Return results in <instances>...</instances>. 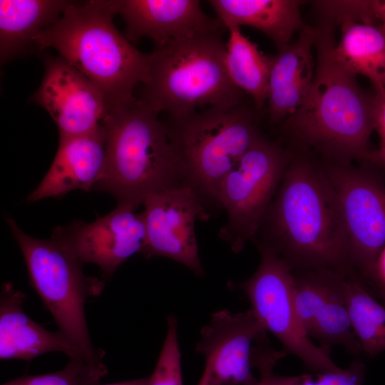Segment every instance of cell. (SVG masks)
I'll use <instances>...</instances> for the list:
<instances>
[{
	"label": "cell",
	"mask_w": 385,
	"mask_h": 385,
	"mask_svg": "<svg viewBox=\"0 0 385 385\" xmlns=\"http://www.w3.org/2000/svg\"><path fill=\"white\" fill-rule=\"evenodd\" d=\"M252 241L292 272L327 270L351 275L337 200L317 160L292 154Z\"/></svg>",
	"instance_id": "obj_1"
},
{
	"label": "cell",
	"mask_w": 385,
	"mask_h": 385,
	"mask_svg": "<svg viewBox=\"0 0 385 385\" xmlns=\"http://www.w3.org/2000/svg\"><path fill=\"white\" fill-rule=\"evenodd\" d=\"M316 62L313 82L304 103L288 117L286 131L322 160L371 165L369 148L374 130V94L359 86L356 75L334 57L333 24L315 28Z\"/></svg>",
	"instance_id": "obj_2"
},
{
	"label": "cell",
	"mask_w": 385,
	"mask_h": 385,
	"mask_svg": "<svg viewBox=\"0 0 385 385\" xmlns=\"http://www.w3.org/2000/svg\"><path fill=\"white\" fill-rule=\"evenodd\" d=\"M118 0L72 1L61 17L34 38L36 48H54L104 93L108 108L133 99L148 78V53L115 27Z\"/></svg>",
	"instance_id": "obj_3"
},
{
	"label": "cell",
	"mask_w": 385,
	"mask_h": 385,
	"mask_svg": "<svg viewBox=\"0 0 385 385\" xmlns=\"http://www.w3.org/2000/svg\"><path fill=\"white\" fill-rule=\"evenodd\" d=\"M103 170L94 189L136 210L152 194L183 185L165 125L138 98L108 108Z\"/></svg>",
	"instance_id": "obj_4"
},
{
	"label": "cell",
	"mask_w": 385,
	"mask_h": 385,
	"mask_svg": "<svg viewBox=\"0 0 385 385\" xmlns=\"http://www.w3.org/2000/svg\"><path fill=\"white\" fill-rule=\"evenodd\" d=\"M225 31L197 34L155 46L140 98L153 112L178 118L202 107L243 102L226 66Z\"/></svg>",
	"instance_id": "obj_5"
},
{
	"label": "cell",
	"mask_w": 385,
	"mask_h": 385,
	"mask_svg": "<svg viewBox=\"0 0 385 385\" xmlns=\"http://www.w3.org/2000/svg\"><path fill=\"white\" fill-rule=\"evenodd\" d=\"M164 123L175 152L183 185L190 187L207 210L220 207L223 178L263 137L255 113L243 102L208 107Z\"/></svg>",
	"instance_id": "obj_6"
},
{
	"label": "cell",
	"mask_w": 385,
	"mask_h": 385,
	"mask_svg": "<svg viewBox=\"0 0 385 385\" xmlns=\"http://www.w3.org/2000/svg\"><path fill=\"white\" fill-rule=\"evenodd\" d=\"M6 220L23 254L30 284L51 314L58 329L89 361L103 364L106 352L92 344L85 304L88 298L101 294L106 281L86 275L83 263L61 242L31 237L11 217H7Z\"/></svg>",
	"instance_id": "obj_7"
},
{
	"label": "cell",
	"mask_w": 385,
	"mask_h": 385,
	"mask_svg": "<svg viewBox=\"0 0 385 385\" xmlns=\"http://www.w3.org/2000/svg\"><path fill=\"white\" fill-rule=\"evenodd\" d=\"M334 192L352 275L375 294L376 269L385 247V183L368 163L318 161Z\"/></svg>",
	"instance_id": "obj_8"
},
{
	"label": "cell",
	"mask_w": 385,
	"mask_h": 385,
	"mask_svg": "<svg viewBox=\"0 0 385 385\" xmlns=\"http://www.w3.org/2000/svg\"><path fill=\"white\" fill-rule=\"evenodd\" d=\"M292 154L263 136L223 178L219 203L227 212V222L219 237L234 252H240L252 241Z\"/></svg>",
	"instance_id": "obj_9"
},
{
	"label": "cell",
	"mask_w": 385,
	"mask_h": 385,
	"mask_svg": "<svg viewBox=\"0 0 385 385\" xmlns=\"http://www.w3.org/2000/svg\"><path fill=\"white\" fill-rule=\"evenodd\" d=\"M258 251L260 261L255 273L243 282H230L228 287L245 294L259 320L287 354L318 374L343 371L334 363L330 351L316 345L304 329L294 304L292 271L274 254Z\"/></svg>",
	"instance_id": "obj_10"
},
{
	"label": "cell",
	"mask_w": 385,
	"mask_h": 385,
	"mask_svg": "<svg viewBox=\"0 0 385 385\" xmlns=\"http://www.w3.org/2000/svg\"><path fill=\"white\" fill-rule=\"evenodd\" d=\"M268 332L250 309L221 310L202 327L195 350L205 361L197 385H252L253 369L271 348Z\"/></svg>",
	"instance_id": "obj_11"
},
{
	"label": "cell",
	"mask_w": 385,
	"mask_h": 385,
	"mask_svg": "<svg viewBox=\"0 0 385 385\" xmlns=\"http://www.w3.org/2000/svg\"><path fill=\"white\" fill-rule=\"evenodd\" d=\"M143 205L146 229L143 256L170 258L203 277L195 223L208 219L210 214L197 193L181 185L150 195Z\"/></svg>",
	"instance_id": "obj_12"
},
{
	"label": "cell",
	"mask_w": 385,
	"mask_h": 385,
	"mask_svg": "<svg viewBox=\"0 0 385 385\" xmlns=\"http://www.w3.org/2000/svg\"><path fill=\"white\" fill-rule=\"evenodd\" d=\"M117 205L90 223L74 221L54 229L51 238L63 244L82 263L97 265L103 279H109L131 256L140 253L146 229L143 212Z\"/></svg>",
	"instance_id": "obj_13"
},
{
	"label": "cell",
	"mask_w": 385,
	"mask_h": 385,
	"mask_svg": "<svg viewBox=\"0 0 385 385\" xmlns=\"http://www.w3.org/2000/svg\"><path fill=\"white\" fill-rule=\"evenodd\" d=\"M292 273L294 304L307 335L329 351L338 345L359 356L361 348L352 332L346 305V277L327 270Z\"/></svg>",
	"instance_id": "obj_14"
},
{
	"label": "cell",
	"mask_w": 385,
	"mask_h": 385,
	"mask_svg": "<svg viewBox=\"0 0 385 385\" xmlns=\"http://www.w3.org/2000/svg\"><path fill=\"white\" fill-rule=\"evenodd\" d=\"M31 101L48 113L59 135H83L100 126L108 111L103 91L61 56H46Z\"/></svg>",
	"instance_id": "obj_15"
},
{
	"label": "cell",
	"mask_w": 385,
	"mask_h": 385,
	"mask_svg": "<svg viewBox=\"0 0 385 385\" xmlns=\"http://www.w3.org/2000/svg\"><path fill=\"white\" fill-rule=\"evenodd\" d=\"M118 14L133 44L143 37L155 46L197 34L227 31L217 18L202 11L197 0H118Z\"/></svg>",
	"instance_id": "obj_16"
},
{
	"label": "cell",
	"mask_w": 385,
	"mask_h": 385,
	"mask_svg": "<svg viewBox=\"0 0 385 385\" xmlns=\"http://www.w3.org/2000/svg\"><path fill=\"white\" fill-rule=\"evenodd\" d=\"M105 159L106 133L102 123L83 135H59L52 164L26 202L59 197L74 190H93L102 175Z\"/></svg>",
	"instance_id": "obj_17"
},
{
	"label": "cell",
	"mask_w": 385,
	"mask_h": 385,
	"mask_svg": "<svg viewBox=\"0 0 385 385\" xmlns=\"http://www.w3.org/2000/svg\"><path fill=\"white\" fill-rule=\"evenodd\" d=\"M26 299V295L10 282L2 284L0 294L1 360L31 361L46 353L60 351L70 359H81L92 362L60 330L49 331L28 317L23 309Z\"/></svg>",
	"instance_id": "obj_18"
},
{
	"label": "cell",
	"mask_w": 385,
	"mask_h": 385,
	"mask_svg": "<svg viewBox=\"0 0 385 385\" xmlns=\"http://www.w3.org/2000/svg\"><path fill=\"white\" fill-rule=\"evenodd\" d=\"M315 34V28L305 26L294 42L270 55L267 101L271 124L294 114L309 94L315 69L312 55Z\"/></svg>",
	"instance_id": "obj_19"
},
{
	"label": "cell",
	"mask_w": 385,
	"mask_h": 385,
	"mask_svg": "<svg viewBox=\"0 0 385 385\" xmlns=\"http://www.w3.org/2000/svg\"><path fill=\"white\" fill-rule=\"evenodd\" d=\"M217 18L226 29L247 26L269 37L277 49L290 43L304 24L297 0H210Z\"/></svg>",
	"instance_id": "obj_20"
},
{
	"label": "cell",
	"mask_w": 385,
	"mask_h": 385,
	"mask_svg": "<svg viewBox=\"0 0 385 385\" xmlns=\"http://www.w3.org/2000/svg\"><path fill=\"white\" fill-rule=\"evenodd\" d=\"M72 1L1 0L0 60L4 63L36 48L34 37L54 24Z\"/></svg>",
	"instance_id": "obj_21"
},
{
	"label": "cell",
	"mask_w": 385,
	"mask_h": 385,
	"mask_svg": "<svg viewBox=\"0 0 385 385\" xmlns=\"http://www.w3.org/2000/svg\"><path fill=\"white\" fill-rule=\"evenodd\" d=\"M336 59L355 75L368 78L375 88H385V30L381 26L343 20Z\"/></svg>",
	"instance_id": "obj_22"
},
{
	"label": "cell",
	"mask_w": 385,
	"mask_h": 385,
	"mask_svg": "<svg viewBox=\"0 0 385 385\" xmlns=\"http://www.w3.org/2000/svg\"><path fill=\"white\" fill-rule=\"evenodd\" d=\"M226 66L235 85L249 94L255 108L260 111L267 100L270 69V56L261 51L257 45L245 36L240 27L227 29Z\"/></svg>",
	"instance_id": "obj_23"
},
{
	"label": "cell",
	"mask_w": 385,
	"mask_h": 385,
	"mask_svg": "<svg viewBox=\"0 0 385 385\" xmlns=\"http://www.w3.org/2000/svg\"><path fill=\"white\" fill-rule=\"evenodd\" d=\"M346 305L361 352L374 358L385 351V304L358 277L346 279Z\"/></svg>",
	"instance_id": "obj_24"
},
{
	"label": "cell",
	"mask_w": 385,
	"mask_h": 385,
	"mask_svg": "<svg viewBox=\"0 0 385 385\" xmlns=\"http://www.w3.org/2000/svg\"><path fill=\"white\" fill-rule=\"evenodd\" d=\"M105 364L74 359L61 370L41 375H26L1 385H92L107 374Z\"/></svg>",
	"instance_id": "obj_25"
},
{
	"label": "cell",
	"mask_w": 385,
	"mask_h": 385,
	"mask_svg": "<svg viewBox=\"0 0 385 385\" xmlns=\"http://www.w3.org/2000/svg\"><path fill=\"white\" fill-rule=\"evenodd\" d=\"M148 385H183L178 321L175 314L167 317V333Z\"/></svg>",
	"instance_id": "obj_26"
},
{
	"label": "cell",
	"mask_w": 385,
	"mask_h": 385,
	"mask_svg": "<svg viewBox=\"0 0 385 385\" xmlns=\"http://www.w3.org/2000/svg\"><path fill=\"white\" fill-rule=\"evenodd\" d=\"M364 377L365 365L359 360L339 372L319 373L317 379H312L310 375L280 376L273 371L260 374V380L264 385H363Z\"/></svg>",
	"instance_id": "obj_27"
},
{
	"label": "cell",
	"mask_w": 385,
	"mask_h": 385,
	"mask_svg": "<svg viewBox=\"0 0 385 385\" xmlns=\"http://www.w3.org/2000/svg\"><path fill=\"white\" fill-rule=\"evenodd\" d=\"M317 6L326 17L325 21L339 23L343 20H353L376 24L371 1H322Z\"/></svg>",
	"instance_id": "obj_28"
},
{
	"label": "cell",
	"mask_w": 385,
	"mask_h": 385,
	"mask_svg": "<svg viewBox=\"0 0 385 385\" xmlns=\"http://www.w3.org/2000/svg\"><path fill=\"white\" fill-rule=\"evenodd\" d=\"M374 130L380 138L379 149L374 155L372 165L385 170V88H375Z\"/></svg>",
	"instance_id": "obj_29"
},
{
	"label": "cell",
	"mask_w": 385,
	"mask_h": 385,
	"mask_svg": "<svg viewBox=\"0 0 385 385\" xmlns=\"http://www.w3.org/2000/svg\"><path fill=\"white\" fill-rule=\"evenodd\" d=\"M375 295L385 304V247L376 264Z\"/></svg>",
	"instance_id": "obj_30"
},
{
	"label": "cell",
	"mask_w": 385,
	"mask_h": 385,
	"mask_svg": "<svg viewBox=\"0 0 385 385\" xmlns=\"http://www.w3.org/2000/svg\"><path fill=\"white\" fill-rule=\"evenodd\" d=\"M373 14L385 30V0L371 1Z\"/></svg>",
	"instance_id": "obj_31"
},
{
	"label": "cell",
	"mask_w": 385,
	"mask_h": 385,
	"mask_svg": "<svg viewBox=\"0 0 385 385\" xmlns=\"http://www.w3.org/2000/svg\"><path fill=\"white\" fill-rule=\"evenodd\" d=\"M148 382H149V376H147V377H143L140 379L126 381L106 384H100V382H98L92 385H148Z\"/></svg>",
	"instance_id": "obj_32"
},
{
	"label": "cell",
	"mask_w": 385,
	"mask_h": 385,
	"mask_svg": "<svg viewBox=\"0 0 385 385\" xmlns=\"http://www.w3.org/2000/svg\"><path fill=\"white\" fill-rule=\"evenodd\" d=\"M252 385H264L263 383L259 379L256 383Z\"/></svg>",
	"instance_id": "obj_33"
}]
</instances>
